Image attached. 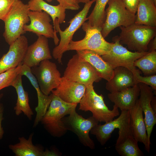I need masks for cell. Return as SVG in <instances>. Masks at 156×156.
<instances>
[{"mask_svg":"<svg viewBox=\"0 0 156 156\" xmlns=\"http://www.w3.org/2000/svg\"><path fill=\"white\" fill-rule=\"evenodd\" d=\"M140 88L139 99L140 106L144 114V122L146 126L148 146L150 148V137L153 128L156 124V114L151 105L154 96L153 90L149 86L142 83H138Z\"/></svg>","mask_w":156,"mask_h":156,"instance_id":"cell-16","label":"cell"},{"mask_svg":"<svg viewBox=\"0 0 156 156\" xmlns=\"http://www.w3.org/2000/svg\"><path fill=\"white\" fill-rule=\"evenodd\" d=\"M63 76L86 87L98 82L102 79L95 68L77 53L69 60Z\"/></svg>","mask_w":156,"mask_h":156,"instance_id":"cell-8","label":"cell"},{"mask_svg":"<svg viewBox=\"0 0 156 156\" xmlns=\"http://www.w3.org/2000/svg\"><path fill=\"white\" fill-rule=\"evenodd\" d=\"M78 3H86L89 2L90 0H76Z\"/></svg>","mask_w":156,"mask_h":156,"instance_id":"cell-39","label":"cell"},{"mask_svg":"<svg viewBox=\"0 0 156 156\" xmlns=\"http://www.w3.org/2000/svg\"><path fill=\"white\" fill-rule=\"evenodd\" d=\"M106 17L101 32L105 38L118 27L128 26L135 22L136 15L127 9L121 0H109Z\"/></svg>","mask_w":156,"mask_h":156,"instance_id":"cell-6","label":"cell"},{"mask_svg":"<svg viewBox=\"0 0 156 156\" xmlns=\"http://www.w3.org/2000/svg\"><path fill=\"white\" fill-rule=\"evenodd\" d=\"M151 105L153 111L156 114V99L155 96H153L151 102Z\"/></svg>","mask_w":156,"mask_h":156,"instance_id":"cell-37","label":"cell"},{"mask_svg":"<svg viewBox=\"0 0 156 156\" xmlns=\"http://www.w3.org/2000/svg\"><path fill=\"white\" fill-rule=\"evenodd\" d=\"M113 42L109 51L101 56L113 69L119 66L126 68L133 73L136 69L134 66V62L148 52H132L128 50L121 44L118 36L112 38Z\"/></svg>","mask_w":156,"mask_h":156,"instance_id":"cell-10","label":"cell"},{"mask_svg":"<svg viewBox=\"0 0 156 156\" xmlns=\"http://www.w3.org/2000/svg\"><path fill=\"white\" fill-rule=\"evenodd\" d=\"M115 148L118 153L121 156L144 155L131 130L126 133L118 134Z\"/></svg>","mask_w":156,"mask_h":156,"instance_id":"cell-25","label":"cell"},{"mask_svg":"<svg viewBox=\"0 0 156 156\" xmlns=\"http://www.w3.org/2000/svg\"><path fill=\"white\" fill-rule=\"evenodd\" d=\"M76 51L77 53L95 68L102 79L108 81L112 77L113 69L101 56L90 50H82Z\"/></svg>","mask_w":156,"mask_h":156,"instance_id":"cell-22","label":"cell"},{"mask_svg":"<svg viewBox=\"0 0 156 156\" xmlns=\"http://www.w3.org/2000/svg\"><path fill=\"white\" fill-rule=\"evenodd\" d=\"M86 87L79 103V110L91 112L92 116L99 122H106L119 116L118 108L114 105L113 109L110 110L105 103L103 95L98 94L95 91L93 84Z\"/></svg>","mask_w":156,"mask_h":156,"instance_id":"cell-3","label":"cell"},{"mask_svg":"<svg viewBox=\"0 0 156 156\" xmlns=\"http://www.w3.org/2000/svg\"><path fill=\"white\" fill-rule=\"evenodd\" d=\"M133 73L138 84L139 83H144L150 86L153 90L156 91V74L142 76L140 75L139 70L137 69H136Z\"/></svg>","mask_w":156,"mask_h":156,"instance_id":"cell-31","label":"cell"},{"mask_svg":"<svg viewBox=\"0 0 156 156\" xmlns=\"http://www.w3.org/2000/svg\"><path fill=\"white\" fill-rule=\"evenodd\" d=\"M130 128L129 110L121 111V113L117 118L105 122L103 125H96L91 130V134L95 136L101 145L105 144L111 136L116 129L119 131H124Z\"/></svg>","mask_w":156,"mask_h":156,"instance_id":"cell-13","label":"cell"},{"mask_svg":"<svg viewBox=\"0 0 156 156\" xmlns=\"http://www.w3.org/2000/svg\"><path fill=\"white\" fill-rule=\"evenodd\" d=\"M30 10L28 4L24 3L20 0H15L13 3L3 21L5 29L3 36L9 45L26 33L23 28L30 21L28 16Z\"/></svg>","mask_w":156,"mask_h":156,"instance_id":"cell-4","label":"cell"},{"mask_svg":"<svg viewBox=\"0 0 156 156\" xmlns=\"http://www.w3.org/2000/svg\"><path fill=\"white\" fill-rule=\"evenodd\" d=\"M40 89L45 94L49 95L59 85L61 77L56 64L49 60L41 61L39 64L31 68Z\"/></svg>","mask_w":156,"mask_h":156,"instance_id":"cell-11","label":"cell"},{"mask_svg":"<svg viewBox=\"0 0 156 156\" xmlns=\"http://www.w3.org/2000/svg\"><path fill=\"white\" fill-rule=\"evenodd\" d=\"M112 77L107 81L106 88L110 92L120 91L134 86L138 83L132 72L122 66L113 69Z\"/></svg>","mask_w":156,"mask_h":156,"instance_id":"cell-20","label":"cell"},{"mask_svg":"<svg viewBox=\"0 0 156 156\" xmlns=\"http://www.w3.org/2000/svg\"><path fill=\"white\" fill-rule=\"evenodd\" d=\"M129 112L130 125L133 135L138 142L144 145L145 150L149 153L150 148L148 146L146 126L139 99Z\"/></svg>","mask_w":156,"mask_h":156,"instance_id":"cell-19","label":"cell"},{"mask_svg":"<svg viewBox=\"0 0 156 156\" xmlns=\"http://www.w3.org/2000/svg\"><path fill=\"white\" fill-rule=\"evenodd\" d=\"M3 119V113H0V140H1L3 137L4 134V131L3 127H2V123Z\"/></svg>","mask_w":156,"mask_h":156,"instance_id":"cell-35","label":"cell"},{"mask_svg":"<svg viewBox=\"0 0 156 156\" xmlns=\"http://www.w3.org/2000/svg\"><path fill=\"white\" fill-rule=\"evenodd\" d=\"M46 0L48 2H51L53 1V0Z\"/></svg>","mask_w":156,"mask_h":156,"instance_id":"cell-40","label":"cell"},{"mask_svg":"<svg viewBox=\"0 0 156 156\" xmlns=\"http://www.w3.org/2000/svg\"><path fill=\"white\" fill-rule=\"evenodd\" d=\"M135 23L156 27V6L152 0H140Z\"/></svg>","mask_w":156,"mask_h":156,"instance_id":"cell-26","label":"cell"},{"mask_svg":"<svg viewBox=\"0 0 156 156\" xmlns=\"http://www.w3.org/2000/svg\"><path fill=\"white\" fill-rule=\"evenodd\" d=\"M19 72L18 66L0 73V90L4 88L11 86L19 74Z\"/></svg>","mask_w":156,"mask_h":156,"instance_id":"cell-30","label":"cell"},{"mask_svg":"<svg viewBox=\"0 0 156 156\" xmlns=\"http://www.w3.org/2000/svg\"><path fill=\"white\" fill-rule=\"evenodd\" d=\"M27 4L30 11H43L48 14L52 18L53 25L57 18L60 24L65 21L66 9L60 4L53 5L49 4L43 0H30Z\"/></svg>","mask_w":156,"mask_h":156,"instance_id":"cell-27","label":"cell"},{"mask_svg":"<svg viewBox=\"0 0 156 156\" xmlns=\"http://www.w3.org/2000/svg\"><path fill=\"white\" fill-rule=\"evenodd\" d=\"M134 66L141 70L146 76H149L156 73V51L148 52L136 60Z\"/></svg>","mask_w":156,"mask_h":156,"instance_id":"cell-29","label":"cell"},{"mask_svg":"<svg viewBox=\"0 0 156 156\" xmlns=\"http://www.w3.org/2000/svg\"><path fill=\"white\" fill-rule=\"evenodd\" d=\"M121 31L118 37L121 44L129 50L141 52L148 51V45L156 36V27L134 23L128 26L120 27Z\"/></svg>","mask_w":156,"mask_h":156,"instance_id":"cell-2","label":"cell"},{"mask_svg":"<svg viewBox=\"0 0 156 156\" xmlns=\"http://www.w3.org/2000/svg\"><path fill=\"white\" fill-rule=\"evenodd\" d=\"M95 1L92 0L85 3L82 10L70 20L69 25L64 31L61 29L60 24L57 19H56L53 28L56 33H59L60 39L58 44L53 49L52 56L59 63L62 64V58L64 53L67 51L68 46L72 40L75 33L87 20L89 10Z\"/></svg>","mask_w":156,"mask_h":156,"instance_id":"cell-5","label":"cell"},{"mask_svg":"<svg viewBox=\"0 0 156 156\" xmlns=\"http://www.w3.org/2000/svg\"><path fill=\"white\" fill-rule=\"evenodd\" d=\"M28 46L27 39L23 35L10 45L8 52L0 59V73L22 64Z\"/></svg>","mask_w":156,"mask_h":156,"instance_id":"cell-14","label":"cell"},{"mask_svg":"<svg viewBox=\"0 0 156 156\" xmlns=\"http://www.w3.org/2000/svg\"><path fill=\"white\" fill-rule=\"evenodd\" d=\"M34 135V133H31L28 139L23 136L19 137V142L9 145V149L16 156H49V150L44 151L40 146L33 144L32 140Z\"/></svg>","mask_w":156,"mask_h":156,"instance_id":"cell-23","label":"cell"},{"mask_svg":"<svg viewBox=\"0 0 156 156\" xmlns=\"http://www.w3.org/2000/svg\"><path fill=\"white\" fill-rule=\"evenodd\" d=\"M22 76L18 74L11 86L15 88L17 95L14 110L17 116L23 113L29 120H31L34 114L29 105L28 93L24 90L23 86Z\"/></svg>","mask_w":156,"mask_h":156,"instance_id":"cell-24","label":"cell"},{"mask_svg":"<svg viewBox=\"0 0 156 156\" xmlns=\"http://www.w3.org/2000/svg\"><path fill=\"white\" fill-rule=\"evenodd\" d=\"M19 74L22 76L25 75L26 76L37 92L38 103L37 106L35 108L36 113L33 124V127H35L40 122L42 117L47 112L52 99L53 94L51 93L47 95L42 92L36 78L31 72L30 68L24 64L19 65Z\"/></svg>","mask_w":156,"mask_h":156,"instance_id":"cell-17","label":"cell"},{"mask_svg":"<svg viewBox=\"0 0 156 156\" xmlns=\"http://www.w3.org/2000/svg\"><path fill=\"white\" fill-rule=\"evenodd\" d=\"M138 84L122 90L108 94L109 100L121 111L129 110L135 104L140 94Z\"/></svg>","mask_w":156,"mask_h":156,"instance_id":"cell-21","label":"cell"},{"mask_svg":"<svg viewBox=\"0 0 156 156\" xmlns=\"http://www.w3.org/2000/svg\"><path fill=\"white\" fill-rule=\"evenodd\" d=\"M3 96V94H0V113H3L4 111V107L3 106L1 103V100Z\"/></svg>","mask_w":156,"mask_h":156,"instance_id":"cell-38","label":"cell"},{"mask_svg":"<svg viewBox=\"0 0 156 156\" xmlns=\"http://www.w3.org/2000/svg\"><path fill=\"white\" fill-rule=\"evenodd\" d=\"M53 94L49 107L40 122L51 135L59 137L67 131L62 120V118L76 109L77 104L67 103Z\"/></svg>","mask_w":156,"mask_h":156,"instance_id":"cell-1","label":"cell"},{"mask_svg":"<svg viewBox=\"0 0 156 156\" xmlns=\"http://www.w3.org/2000/svg\"><path fill=\"white\" fill-rule=\"evenodd\" d=\"M69 115L62 119L67 130L71 131L76 134L80 141L84 146L92 149H94L95 144L90 138L89 133L99 122L92 116L86 119L84 118L76 112V109Z\"/></svg>","mask_w":156,"mask_h":156,"instance_id":"cell-9","label":"cell"},{"mask_svg":"<svg viewBox=\"0 0 156 156\" xmlns=\"http://www.w3.org/2000/svg\"><path fill=\"white\" fill-rule=\"evenodd\" d=\"M82 26L86 32L84 37L78 41L72 40L68 46L67 51L88 50L100 56L107 54L110 51L113 42H109L105 39L100 29L90 27L85 22Z\"/></svg>","mask_w":156,"mask_h":156,"instance_id":"cell-7","label":"cell"},{"mask_svg":"<svg viewBox=\"0 0 156 156\" xmlns=\"http://www.w3.org/2000/svg\"><path fill=\"white\" fill-rule=\"evenodd\" d=\"M127 10L135 14L140 0H121Z\"/></svg>","mask_w":156,"mask_h":156,"instance_id":"cell-34","label":"cell"},{"mask_svg":"<svg viewBox=\"0 0 156 156\" xmlns=\"http://www.w3.org/2000/svg\"><path fill=\"white\" fill-rule=\"evenodd\" d=\"M109 0H95L96 3L90 15L87 18V24L101 31L106 17L105 10Z\"/></svg>","mask_w":156,"mask_h":156,"instance_id":"cell-28","label":"cell"},{"mask_svg":"<svg viewBox=\"0 0 156 156\" xmlns=\"http://www.w3.org/2000/svg\"><path fill=\"white\" fill-rule=\"evenodd\" d=\"M66 9L76 10L80 7L76 0H56Z\"/></svg>","mask_w":156,"mask_h":156,"instance_id":"cell-33","label":"cell"},{"mask_svg":"<svg viewBox=\"0 0 156 156\" xmlns=\"http://www.w3.org/2000/svg\"><path fill=\"white\" fill-rule=\"evenodd\" d=\"M38 36L37 40L28 46L22 63L30 68L38 65L43 60L52 58L48 38L41 35Z\"/></svg>","mask_w":156,"mask_h":156,"instance_id":"cell-15","label":"cell"},{"mask_svg":"<svg viewBox=\"0 0 156 156\" xmlns=\"http://www.w3.org/2000/svg\"><path fill=\"white\" fill-rule=\"evenodd\" d=\"M15 0H0V20H5Z\"/></svg>","mask_w":156,"mask_h":156,"instance_id":"cell-32","label":"cell"},{"mask_svg":"<svg viewBox=\"0 0 156 156\" xmlns=\"http://www.w3.org/2000/svg\"><path fill=\"white\" fill-rule=\"evenodd\" d=\"M84 85L61 77L57 87L51 93L67 103L78 104L83 96L86 89Z\"/></svg>","mask_w":156,"mask_h":156,"instance_id":"cell-18","label":"cell"},{"mask_svg":"<svg viewBox=\"0 0 156 156\" xmlns=\"http://www.w3.org/2000/svg\"><path fill=\"white\" fill-rule=\"evenodd\" d=\"M28 16L30 23L24 25L23 29L25 32H31L37 36L41 35L53 38L55 45L58 44L60 40L50 23L51 20L48 14L43 11L30 10Z\"/></svg>","mask_w":156,"mask_h":156,"instance_id":"cell-12","label":"cell"},{"mask_svg":"<svg viewBox=\"0 0 156 156\" xmlns=\"http://www.w3.org/2000/svg\"><path fill=\"white\" fill-rule=\"evenodd\" d=\"M151 42L150 47L148 49V52L155 51L156 49V36L150 41Z\"/></svg>","mask_w":156,"mask_h":156,"instance_id":"cell-36","label":"cell"}]
</instances>
